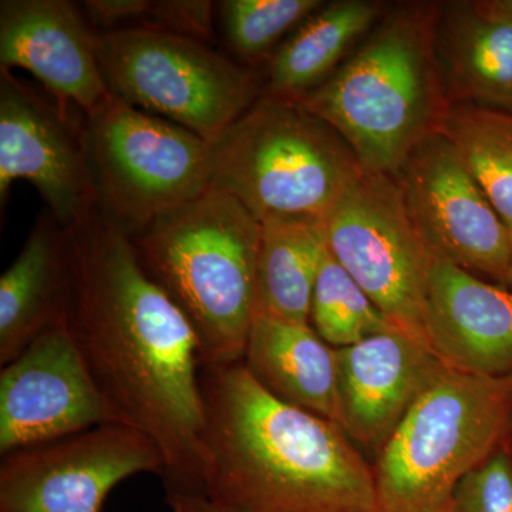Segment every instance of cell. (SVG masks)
<instances>
[{
	"label": "cell",
	"mask_w": 512,
	"mask_h": 512,
	"mask_svg": "<svg viewBox=\"0 0 512 512\" xmlns=\"http://www.w3.org/2000/svg\"><path fill=\"white\" fill-rule=\"evenodd\" d=\"M64 232L73 271L67 328L84 365L114 423L160 448L165 495L201 497L205 404L191 323L99 208Z\"/></svg>",
	"instance_id": "6da1fadb"
},
{
	"label": "cell",
	"mask_w": 512,
	"mask_h": 512,
	"mask_svg": "<svg viewBox=\"0 0 512 512\" xmlns=\"http://www.w3.org/2000/svg\"><path fill=\"white\" fill-rule=\"evenodd\" d=\"M202 495L224 512H382L375 468L335 421L266 392L244 363L202 367Z\"/></svg>",
	"instance_id": "7a4b0ae2"
},
{
	"label": "cell",
	"mask_w": 512,
	"mask_h": 512,
	"mask_svg": "<svg viewBox=\"0 0 512 512\" xmlns=\"http://www.w3.org/2000/svg\"><path fill=\"white\" fill-rule=\"evenodd\" d=\"M437 6L386 8L335 73L298 100L345 138L367 173L396 174L440 131L450 106L434 50Z\"/></svg>",
	"instance_id": "3957f363"
},
{
	"label": "cell",
	"mask_w": 512,
	"mask_h": 512,
	"mask_svg": "<svg viewBox=\"0 0 512 512\" xmlns=\"http://www.w3.org/2000/svg\"><path fill=\"white\" fill-rule=\"evenodd\" d=\"M261 234V222L237 198L210 188L133 238L147 274L191 323L202 367L244 359Z\"/></svg>",
	"instance_id": "277c9868"
},
{
	"label": "cell",
	"mask_w": 512,
	"mask_h": 512,
	"mask_svg": "<svg viewBox=\"0 0 512 512\" xmlns=\"http://www.w3.org/2000/svg\"><path fill=\"white\" fill-rule=\"evenodd\" d=\"M211 188L259 222L325 220L363 173L352 148L298 100L262 94L214 143Z\"/></svg>",
	"instance_id": "5b68a950"
},
{
	"label": "cell",
	"mask_w": 512,
	"mask_h": 512,
	"mask_svg": "<svg viewBox=\"0 0 512 512\" xmlns=\"http://www.w3.org/2000/svg\"><path fill=\"white\" fill-rule=\"evenodd\" d=\"M511 427L512 376L447 367L380 450L375 467L380 510H439L461 478L508 443Z\"/></svg>",
	"instance_id": "8992f818"
},
{
	"label": "cell",
	"mask_w": 512,
	"mask_h": 512,
	"mask_svg": "<svg viewBox=\"0 0 512 512\" xmlns=\"http://www.w3.org/2000/svg\"><path fill=\"white\" fill-rule=\"evenodd\" d=\"M110 93L214 143L262 96L251 67L202 40L151 29L97 33Z\"/></svg>",
	"instance_id": "52a82bcc"
},
{
	"label": "cell",
	"mask_w": 512,
	"mask_h": 512,
	"mask_svg": "<svg viewBox=\"0 0 512 512\" xmlns=\"http://www.w3.org/2000/svg\"><path fill=\"white\" fill-rule=\"evenodd\" d=\"M97 208L133 239L211 188V143L110 94L84 114Z\"/></svg>",
	"instance_id": "ba28073f"
},
{
	"label": "cell",
	"mask_w": 512,
	"mask_h": 512,
	"mask_svg": "<svg viewBox=\"0 0 512 512\" xmlns=\"http://www.w3.org/2000/svg\"><path fill=\"white\" fill-rule=\"evenodd\" d=\"M323 222L333 258L397 328L429 345L434 255L410 220L393 175L363 170Z\"/></svg>",
	"instance_id": "9c48e42d"
},
{
	"label": "cell",
	"mask_w": 512,
	"mask_h": 512,
	"mask_svg": "<svg viewBox=\"0 0 512 512\" xmlns=\"http://www.w3.org/2000/svg\"><path fill=\"white\" fill-rule=\"evenodd\" d=\"M393 177L431 254L478 278L507 284L510 228L441 131L421 141Z\"/></svg>",
	"instance_id": "30bf717a"
},
{
	"label": "cell",
	"mask_w": 512,
	"mask_h": 512,
	"mask_svg": "<svg viewBox=\"0 0 512 512\" xmlns=\"http://www.w3.org/2000/svg\"><path fill=\"white\" fill-rule=\"evenodd\" d=\"M2 457L0 512H101L121 481L141 473L161 477L165 467L157 444L123 424Z\"/></svg>",
	"instance_id": "8fae6325"
},
{
	"label": "cell",
	"mask_w": 512,
	"mask_h": 512,
	"mask_svg": "<svg viewBox=\"0 0 512 512\" xmlns=\"http://www.w3.org/2000/svg\"><path fill=\"white\" fill-rule=\"evenodd\" d=\"M0 70V202L15 181L39 191L47 211L67 231L97 210V192L84 136V116ZM80 113V111H77Z\"/></svg>",
	"instance_id": "7c38bea8"
},
{
	"label": "cell",
	"mask_w": 512,
	"mask_h": 512,
	"mask_svg": "<svg viewBox=\"0 0 512 512\" xmlns=\"http://www.w3.org/2000/svg\"><path fill=\"white\" fill-rule=\"evenodd\" d=\"M114 423L67 323L0 370V454Z\"/></svg>",
	"instance_id": "4fadbf2b"
},
{
	"label": "cell",
	"mask_w": 512,
	"mask_h": 512,
	"mask_svg": "<svg viewBox=\"0 0 512 512\" xmlns=\"http://www.w3.org/2000/svg\"><path fill=\"white\" fill-rule=\"evenodd\" d=\"M96 37L67 0L0 2V70L29 72L63 109L89 114L110 97Z\"/></svg>",
	"instance_id": "5bb4252c"
},
{
	"label": "cell",
	"mask_w": 512,
	"mask_h": 512,
	"mask_svg": "<svg viewBox=\"0 0 512 512\" xmlns=\"http://www.w3.org/2000/svg\"><path fill=\"white\" fill-rule=\"evenodd\" d=\"M336 353L343 430L376 450L448 367L427 343L399 328Z\"/></svg>",
	"instance_id": "9a60e30c"
},
{
	"label": "cell",
	"mask_w": 512,
	"mask_h": 512,
	"mask_svg": "<svg viewBox=\"0 0 512 512\" xmlns=\"http://www.w3.org/2000/svg\"><path fill=\"white\" fill-rule=\"evenodd\" d=\"M426 336L431 350L451 369L512 376V292L434 256Z\"/></svg>",
	"instance_id": "2e32d148"
},
{
	"label": "cell",
	"mask_w": 512,
	"mask_h": 512,
	"mask_svg": "<svg viewBox=\"0 0 512 512\" xmlns=\"http://www.w3.org/2000/svg\"><path fill=\"white\" fill-rule=\"evenodd\" d=\"M72 293L66 232L50 211L42 212L0 278V365L15 360L47 330L67 323Z\"/></svg>",
	"instance_id": "e0dca14e"
},
{
	"label": "cell",
	"mask_w": 512,
	"mask_h": 512,
	"mask_svg": "<svg viewBox=\"0 0 512 512\" xmlns=\"http://www.w3.org/2000/svg\"><path fill=\"white\" fill-rule=\"evenodd\" d=\"M434 50L448 106L512 116V26L481 8L480 0L441 2Z\"/></svg>",
	"instance_id": "ac0fdd59"
},
{
	"label": "cell",
	"mask_w": 512,
	"mask_h": 512,
	"mask_svg": "<svg viewBox=\"0 0 512 512\" xmlns=\"http://www.w3.org/2000/svg\"><path fill=\"white\" fill-rule=\"evenodd\" d=\"M242 363L276 399L342 427L338 353L311 326L256 311Z\"/></svg>",
	"instance_id": "d6986e66"
},
{
	"label": "cell",
	"mask_w": 512,
	"mask_h": 512,
	"mask_svg": "<svg viewBox=\"0 0 512 512\" xmlns=\"http://www.w3.org/2000/svg\"><path fill=\"white\" fill-rule=\"evenodd\" d=\"M384 10L376 0L323 3L275 50L262 94L299 100L312 92L348 59Z\"/></svg>",
	"instance_id": "ffe728a7"
},
{
	"label": "cell",
	"mask_w": 512,
	"mask_h": 512,
	"mask_svg": "<svg viewBox=\"0 0 512 512\" xmlns=\"http://www.w3.org/2000/svg\"><path fill=\"white\" fill-rule=\"evenodd\" d=\"M256 311L311 326V299L326 252L325 222L274 218L261 222Z\"/></svg>",
	"instance_id": "44dd1931"
},
{
	"label": "cell",
	"mask_w": 512,
	"mask_h": 512,
	"mask_svg": "<svg viewBox=\"0 0 512 512\" xmlns=\"http://www.w3.org/2000/svg\"><path fill=\"white\" fill-rule=\"evenodd\" d=\"M505 224L512 227V116L450 106L440 127Z\"/></svg>",
	"instance_id": "7402d4cb"
},
{
	"label": "cell",
	"mask_w": 512,
	"mask_h": 512,
	"mask_svg": "<svg viewBox=\"0 0 512 512\" xmlns=\"http://www.w3.org/2000/svg\"><path fill=\"white\" fill-rule=\"evenodd\" d=\"M309 323L316 335L335 349L397 329L328 248L313 286Z\"/></svg>",
	"instance_id": "603a6c76"
},
{
	"label": "cell",
	"mask_w": 512,
	"mask_h": 512,
	"mask_svg": "<svg viewBox=\"0 0 512 512\" xmlns=\"http://www.w3.org/2000/svg\"><path fill=\"white\" fill-rule=\"evenodd\" d=\"M323 3L322 0H225L220 3L225 36L242 60L258 64Z\"/></svg>",
	"instance_id": "cb8c5ba5"
},
{
	"label": "cell",
	"mask_w": 512,
	"mask_h": 512,
	"mask_svg": "<svg viewBox=\"0 0 512 512\" xmlns=\"http://www.w3.org/2000/svg\"><path fill=\"white\" fill-rule=\"evenodd\" d=\"M453 512H512V454L504 444L461 478L451 495Z\"/></svg>",
	"instance_id": "d4e9b609"
},
{
	"label": "cell",
	"mask_w": 512,
	"mask_h": 512,
	"mask_svg": "<svg viewBox=\"0 0 512 512\" xmlns=\"http://www.w3.org/2000/svg\"><path fill=\"white\" fill-rule=\"evenodd\" d=\"M211 2L163 0L150 2L137 29L160 30L202 40L211 33Z\"/></svg>",
	"instance_id": "484cf974"
},
{
	"label": "cell",
	"mask_w": 512,
	"mask_h": 512,
	"mask_svg": "<svg viewBox=\"0 0 512 512\" xmlns=\"http://www.w3.org/2000/svg\"><path fill=\"white\" fill-rule=\"evenodd\" d=\"M165 500L173 512H224L200 497L165 495Z\"/></svg>",
	"instance_id": "4316f807"
},
{
	"label": "cell",
	"mask_w": 512,
	"mask_h": 512,
	"mask_svg": "<svg viewBox=\"0 0 512 512\" xmlns=\"http://www.w3.org/2000/svg\"><path fill=\"white\" fill-rule=\"evenodd\" d=\"M481 8L512 26V0H480Z\"/></svg>",
	"instance_id": "83f0119b"
},
{
	"label": "cell",
	"mask_w": 512,
	"mask_h": 512,
	"mask_svg": "<svg viewBox=\"0 0 512 512\" xmlns=\"http://www.w3.org/2000/svg\"><path fill=\"white\" fill-rule=\"evenodd\" d=\"M510 228V241H511V259H510V269H508V275H507V284L505 286H512V227Z\"/></svg>",
	"instance_id": "f1b7e54d"
},
{
	"label": "cell",
	"mask_w": 512,
	"mask_h": 512,
	"mask_svg": "<svg viewBox=\"0 0 512 512\" xmlns=\"http://www.w3.org/2000/svg\"><path fill=\"white\" fill-rule=\"evenodd\" d=\"M434 512H453V510H451V500L448 501L446 505H443V507L439 508V510Z\"/></svg>",
	"instance_id": "f546056e"
},
{
	"label": "cell",
	"mask_w": 512,
	"mask_h": 512,
	"mask_svg": "<svg viewBox=\"0 0 512 512\" xmlns=\"http://www.w3.org/2000/svg\"><path fill=\"white\" fill-rule=\"evenodd\" d=\"M510 450H511V454H512V441L510 443Z\"/></svg>",
	"instance_id": "4dcf8cb0"
}]
</instances>
